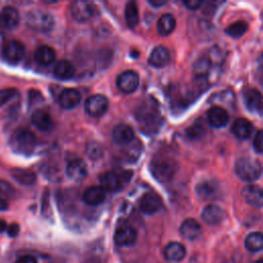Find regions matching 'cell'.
I'll use <instances>...</instances> for the list:
<instances>
[{"label":"cell","mask_w":263,"mask_h":263,"mask_svg":"<svg viewBox=\"0 0 263 263\" xmlns=\"http://www.w3.org/2000/svg\"><path fill=\"white\" fill-rule=\"evenodd\" d=\"M27 25L34 31L40 33L50 32L54 26V18L51 13L43 9H33L27 13Z\"/></svg>","instance_id":"5b68a950"},{"label":"cell","mask_w":263,"mask_h":263,"mask_svg":"<svg viewBox=\"0 0 263 263\" xmlns=\"http://www.w3.org/2000/svg\"><path fill=\"white\" fill-rule=\"evenodd\" d=\"M162 205V199L155 192L145 193L139 201L140 210L146 215H153L157 213L161 210Z\"/></svg>","instance_id":"30bf717a"},{"label":"cell","mask_w":263,"mask_h":263,"mask_svg":"<svg viewBox=\"0 0 263 263\" xmlns=\"http://www.w3.org/2000/svg\"><path fill=\"white\" fill-rule=\"evenodd\" d=\"M170 61V51L162 45L156 46L150 53L148 63L155 68L164 67Z\"/></svg>","instance_id":"484cf974"},{"label":"cell","mask_w":263,"mask_h":263,"mask_svg":"<svg viewBox=\"0 0 263 263\" xmlns=\"http://www.w3.org/2000/svg\"><path fill=\"white\" fill-rule=\"evenodd\" d=\"M151 172L160 182H168L175 176L178 170V162L172 154L160 151L154 155L151 161Z\"/></svg>","instance_id":"7a4b0ae2"},{"label":"cell","mask_w":263,"mask_h":263,"mask_svg":"<svg viewBox=\"0 0 263 263\" xmlns=\"http://www.w3.org/2000/svg\"><path fill=\"white\" fill-rule=\"evenodd\" d=\"M116 85L123 93L134 92L139 86L138 73L133 70H126L120 73L116 79Z\"/></svg>","instance_id":"ba28073f"},{"label":"cell","mask_w":263,"mask_h":263,"mask_svg":"<svg viewBox=\"0 0 263 263\" xmlns=\"http://www.w3.org/2000/svg\"><path fill=\"white\" fill-rule=\"evenodd\" d=\"M235 173L241 180L246 182H253L260 178L262 173L261 163L258 159L242 156L235 162Z\"/></svg>","instance_id":"277c9868"},{"label":"cell","mask_w":263,"mask_h":263,"mask_svg":"<svg viewBox=\"0 0 263 263\" xmlns=\"http://www.w3.org/2000/svg\"><path fill=\"white\" fill-rule=\"evenodd\" d=\"M124 18H125L126 25L129 28L134 29L138 26L139 21H140V16H139V9H138V6H137L136 2L130 1L125 5Z\"/></svg>","instance_id":"1f68e13d"},{"label":"cell","mask_w":263,"mask_h":263,"mask_svg":"<svg viewBox=\"0 0 263 263\" xmlns=\"http://www.w3.org/2000/svg\"><path fill=\"white\" fill-rule=\"evenodd\" d=\"M148 2L150 5H152L154 7H160L164 4H166L167 1L166 0H148Z\"/></svg>","instance_id":"ee69618b"},{"label":"cell","mask_w":263,"mask_h":263,"mask_svg":"<svg viewBox=\"0 0 263 263\" xmlns=\"http://www.w3.org/2000/svg\"><path fill=\"white\" fill-rule=\"evenodd\" d=\"M10 144L16 153L30 155L35 150L37 139L31 130L26 128H18L12 134L10 138Z\"/></svg>","instance_id":"3957f363"},{"label":"cell","mask_w":263,"mask_h":263,"mask_svg":"<svg viewBox=\"0 0 263 263\" xmlns=\"http://www.w3.org/2000/svg\"><path fill=\"white\" fill-rule=\"evenodd\" d=\"M106 198V191L101 186L88 187L82 194V200L88 205H99Z\"/></svg>","instance_id":"cb8c5ba5"},{"label":"cell","mask_w":263,"mask_h":263,"mask_svg":"<svg viewBox=\"0 0 263 263\" xmlns=\"http://www.w3.org/2000/svg\"><path fill=\"white\" fill-rule=\"evenodd\" d=\"M16 95V89L12 87L0 89V107L8 103Z\"/></svg>","instance_id":"8d00e7d4"},{"label":"cell","mask_w":263,"mask_h":263,"mask_svg":"<svg viewBox=\"0 0 263 263\" xmlns=\"http://www.w3.org/2000/svg\"><path fill=\"white\" fill-rule=\"evenodd\" d=\"M11 177L21 185L31 186L36 181V175L29 170L14 167L11 170Z\"/></svg>","instance_id":"f546056e"},{"label":"cell","mask_w":263,"mask_h":263,"mask_svg":"<svg viewBox=\"0 0 263 263\" xmlns=\"http://www.w3.org/2000/svg\"><path fill=\"white\" fill-rule=\"evenodd\" d=\"M206 134V128L200 120L195 121L191 126L186 129V137L191 141H197L202 139Z\"/></svg>","instance_id":"836d02e7"},{"label":"cell","mask_w":263,"mask_h":263,"mask_svg":"<svg viewBox=\"0 0 263 263\" xmlns=\"http://www.w3.org/2000/svg\"><path fill=\"white\" fill-rule=\"evenodd\" d=\"M16 263H37L35 257L31 256V255H26V256H22L21 258L17 259Z\"/></svg>","instance_id":"7bdbcfd3"},{"label":"cell","mask_w":263,"mask_h":263,"mask_svg":"<svg viewBox=\"0 0 263 263\" xmlns=\"http://www.w3.org/2000/svg\"><path fill=\"white\" fill-rule=\"evenodd\" d=\"M255 263H263V259H259V260H257Z\"/></svg>","instance_id":"7dc6e473"},{"label":"cell","mask_w":263,"mask_h":263,"mask_svg":"<svg viewBox=\"0 0 263 263\" xmlns=\"http://www.w3.org/2000/svg\"><path fill=\"white\" fill-rule=\"evenodd\" d=\"M109 107V101L104 95L96 93L87 98L84 104L85 112L91 117H100L104 115Z\"/></svg>","instance_id":"52a82bcc"},{"label":"cell","mask_w":263,"mask_h":263,"mask_svg":"<svg viewBox=\"0 0 263 263\" xmlns=\"http://www.w3.org/2000/svg\"><path fill=\"white\" fill-rule=\"evenodd\" d=\"M3 55L10 64H16L21 62L25 55V46L20 41L11 40L5 44L3 48Z\"/></svg>","instance_id":"4fadbf2b"},{"label":"cell","mask_w":263,"mask_h":263,"mask_svg":"<svg viewBox=\"0 0 263 263\" xmlns=\"http://www.w3.org/2000/svg\"><path fill=\"white\" fill-rule=\"evenodd\" d=\"M6 228H7L6 222L3 221V220H1V221H0V231L2 232V231H4V230H6Z\"/></svg>","instance_id":"bcb514c9"},{"label":"cell","mask_w":263,"mask_h":263,"mask_svg":"<svg viewBox=\"0 0 263 263\" xmlns=\"http://www.w3.org/2000/svg\"><path fill=\"white\" fill-rule=\"evenodd\" d=\"M253 146H254V149L257 153H262L263 151V133L261 129H259L255 137H254V140H253Z\"/></svg>","instance_id":"74e56055"},{"label":"cell","mask_w":263,"mask_h":263,"mask_svg":"<svg viewBox=\"0 0 263 263\" xmlns=\"http://www.w3.org/2000/svg\"><path fill=\"white\" fill-rule=\"evenodd\" d=\"M209 123L217 128L225 126L229 121V114L227 110L221 106H213L206 113Z\"/></svg>","instance_id":"2e32d148"},{"label":"cell","mask_w":263,"mask_h":263,"mask_svg":"<svg viewBox=\"0 0 263 263\" xmlns=\"http://www.w3.org/2000/svg\"><path fill=\"white\" fill-rule=\"evenodd\" d=\"M112 139L117 145H128L135 139L134 129L126 123H119L113 128Z\"/></svg>","instance_id":"9a60e30c"},{"label":"cell","mask_w":263,"mask_h":263,"mask_svg":"<svg viewBox=\"0 0 263 263\" xmlns=\"http://www.w3.org/2000/svg\"><path fill=\"white\" fill-rule=\"evenodd\" d=\"M241 195L243 200L255 208H261L263 203V192L258 185H248L242 188Z\"/></svg>","instance_id":"e0dca14e"},{"label":"cell","mask_w":263,"mask_h":263,"mask_svg":"<svg viewBox=\"0 0 263 263\" xmlns=\"http://www.w3.org/2000/svg\"><path fill=\"white\" fill-rule=\"evenodd\" d=\"M20 15L12 6H5L0 10V31H10L17 27Z\"/></svg>","instance_id":"7c38bea8"},{"label":"cell","mask_w":263,"mask_h":263,"mask_svg":"<svg viewBox=\"0 0 263 263\" xmlns=\"http://www.w3.org/2000/svg\"><path fill=\"white\" fill-rule=\"evenodd\" d=\"M7 206H8L7 201L2 196H0V211H5Z\"/></svg>","instance_id":"f6af8a7d"},{"label":"cell","mask_w":263,"mask_h":263,"mask_svg":"<svg viewBox=\"0 0 263 263\" xmlns=\"http://www.w3.org/2000/svg\"><path fill=\"white\" fill-rule=\"evenodd\" d=\"M53 74L59 79L68 80L74 77L75 67L71 62L67 60H61L55 64L53 68Z\"/></svg>","instance_id":"83f0119b"},{"label":"cell","mask_w":263,"mask_h":263,"mask_svg":"<svg viewBox=\"0 0 263 263\" xmlns=\"http://www.w3.org/2000/svg\"><path fill=\"white\" fill-rule=\"evenodd\" d=\"M0 193L4 196H11L14 193V189L7 181L0 179Z\"/></svg>","instance_id":"f35d334b"},{"label":"cell","mask_w":263,"mask_h":263,"mask_svg":"<svg viewBox=\"0 0 263 263\" xmlns=\"http://www.w3.org/2000/svg\"><path fill=\"white\" fill-rule=\"evenodd\" d=\"M245 247L250 252H259L263 248V235L261 232H251L245 239Z\"/></svg>","instance_id":"d6a6232c"},{"label":"cell","mask_w":263,"mask_h":263,"mask_svg":"<svg viewBox=\"0 0 263 263\" xmlns=\"http://www.w3.org/2000/svg\"><path fill=\"white\" fill-rule=\"evenodd\" d=\"M248 29L249 26L245 21H237L229 25L225 29V33L233 38H239L248 31Z\"/></svg>","instance_id":"e575fe53"},{"label":"cell","mask_w":263,"mask_h":263,"mask_svg":"<svg viewBox=\"0 0 263 263\" xmlns=\"http://www.w3.org/2000/svg\"><path fill=\"white\" fill-rule=\"evenodd\" d=\"M36 62L42 66H48L55 60V51L48 45H41L37 47L34 53Z\"/></svg>","instance_id":"f1b7e54d"},{"label":"cell","mask_w":263,"mask_h":263,"mask_svg":"<svg viewBox=\"0 0 263 263\" xmlns=\"http://www.w3.org/2000/svg\"><path fill=\"white\" fill-rule=\"evenodd\" d=\"M66 174L74 182H81L87 176V167L83 160L79 158L72 159L66 166Z\"/></svg>","instance_id":"5bb4252c"},{"label":"cell","mask_w":263,"mask_h":263,"mask_svg":"<svg viewBox=\"0 0 263 263\" xmlns=\"http://www.w3.org/2000/svg\"><path fill=\"white\" fill-rule=\"evenodd\" d=\"M32 123L42 132H48L53 126V121L48 112L42 109H37L33 112L31 117Z\"/></svg>","instance_id":"603a6c76"},{"label":"cell","mask_w":263,"mask_h":263,"mask_svg":"<svg viewBox=\"0 0 263 263\" xmlns=\"http://www.w3.org/2000/svg\"><path fill=\"white\" fill-rule=\"evenodd\" d=\"M164 257L170 262H180L186 255L185 247L178 241H172L167 243L163 250Z\"/></svg>","instance_id":"4316f807"},{"label":"cell","mask_w":263,"mask_h":263,"mask_svg":"<svg viewBox=\"0 0 263 263\" xmlns=\"http://www.w3.org/2000/svg\"><path fill=\"white\" fill-rule=\"evenodd\" d=\"M196 193L201 199H204V200L214 199V198H217L218 194L220 193V187L215 181L205 180L197 184Z\"/></svg>","instance_id":"ffe728a7"},{"label":"cell","mask_w":263,"mask_h":263,"mask_svg":"<svg viewBox=\"0 0 263 263\" xmlns=\"http://www.w3.org/2000/svg\"><path fill=\"white\" fill-rule=\"evenodd\" d=\"M176 26V20L171 13H165L161 15L157 22V32L161 36L170 35Z\"/></svg>","instance_id":"4dcf8cb0"},{"label":"cell","mask_w":263,"mask_h":263,"mask_svg":"<svg viewBox=\"0 0 263 263\" xmlns=\"http://www.w3.org/2000/svg\"><path fill=\"white\" fill-rule=\"evenodd\" d=\"M180 233L188 240H193L201 234V226L195 219H186L180 226Z\"/></svg>","instance_id":"d4e9b609"},{"label":"cell","mask_w":263,"mask_h":263,"mask_svg":"<svg viewBox=\"0 0 263 263\" xmlns=\"http://www.w3.org/2000/svg\"><path fill=\"white\" fill-rule=\"evenodd\" d=\"M183 4L188 9L195 10V9H198L203 4V1H201V0H185V1H183Z\"/></svg>","instance_id":"ab89813d"},{"label":"cell","mask_w":263,"mask_h":263,"mask_svg":"<svg viewBox=\"0 0 263 263\" xmlns=\"http://www.w3.org/2000/svg\"><path fill=\"white\" fill-rule=\"evenodd\" d=\"M124 181H127L123 178V176L119 175L116 172L109 171L105 172L100 176V183L101 187L105 191H110V192H115L118 191L122 188L124 185Z\"/></svg>","instance_id":"9c48e42d"},{"label":"cell","mask_w":263,"mask_h":263,"mask_svg":"<svg viewBox=\"0 0 263 263\" xmlns=\"http://www.w3.org/2000/svg\"><path fill=\"white\" fill-rule=\"evenodd\" d=\"M29 101H30V105L34 104L35 102H41L42 101V96L39 91L32 89L29 93Z\"/></svg>","instance_id":"60d3db41"},{"label":"cell","mask_w":263,"mask_h":263,"mask_svg":"<svg viewBox=\"0 0 263 263\" xmlns=\"http://www.w3.org/2000/svg\"><path fill=\"white\" fill-rule=\"evenodd\" d=\"M136 118L139 127L146 134L157 133L163 120L157 103L153 100H146L138 107Z\"/></svg>","instance_id":"6da1fadb"},{"label":"cell","mask_w":263,"mask_h":263,"mask_svg":"<svg viewBox=\"0 0 263 263\" xmlns=\"http://www.w3.org/2000/svg\"><path fill=\"white\" fill-rule=\"evenodd\" d=\"M6 230H7L8 234H9V236H16L17 233H18V231H20V226H18V224H16V223H12V224H10V225L6 228Z\"/></svg>","instance_id":"b9f144b4"},{"label":"cell","mask_w":263,"mask_h":263,"mask_svg":"<svg viewBox=\"0 0 263 263\" xmlns=\"http://www.w3.org/2000/svg\"><path fill=\"white\" fill-rule=\"evenodd\" d=\"M85 151L88 157L91 159H99L103 155V148L97 142H89L86 146Z\"/></svg>","instance_id":"d590c367"},{"label":"cell","mask_w":263,"mask_h":263,"mask_svg":"<svg viewBox=\"0 0 263 263\" xmlns=\"http://www.w3.org/2000/svg\"><path fill=\"white\" fill-rule=\"evenodd\" d=\"M96 13V5L91 1L77 0L71 5V14L79 23L89 21Z\"/></svg>","instance_id":"8992f818"},{"label":"cell","mask_w":263,"mask_h":263,"mask_svg":"<svg viewBox=\"0 0 263 263\" xmlns=\"http://www.w3.org/2000/svg\"><path fill=\"white\" fill-rule=\"evenodd\" d=\"M59 104L64 109H73L81 101L80 92L75 88H66L59 96Z\"/></svg>","instance_id":"d6986e66"},{"label":"cell","mask_w":263,"mask_h":263,"mask_svg":"<svg viewBox=\"0 0 263 263\" xmlns=\"http://www.w3.org/2000/svg\"><path fill=\"white\" fill-rule=\"evenodd\" d=\"M224 211L217 204H209L206 205L201 213V218L203 222L208 225H218L224 219Z\"/></svg>","instance_id":"44dd1931"},{"label":"cell","mask_w":263,"mask_h":263,"mask_svg":"<svg viewBox=\"0 0 263 263\" xmlns=\"http://www.w3.org/2000/svg\"><path fill=\"white\" fill-rule=\"evenodd\" d=\"M243 101L246 107L253 113L262 114V96L261 92L255 88H250L243 92Z\"/></svg>","instance_id":"ac0fdd59"},{"label":"cell","mask_w":263,"mask_h":263,"mask_svg":"<svg viewBox=\"0 0 263 263\" xmlns=\"http://www.w3.org/2000/svg\"><path fill=\"white\" fill-rule=\"evenodd\" d=\"M254 130V126L252 122L247 119V118H237L234 120L231 126V132L232 134L240 140H246L248 139Z\"/></svg>","instance_id":"7402d4cb"},{"label":"cell","mask_w":263,"mask_h":263,"mask_svg":"<svg viewBox=\"0 0 263 263\" xmlns=\"http://www.w3.org/2000/svg\"><path fill=\"white\" fill-rule=\"evenodd\" d=\"M138 238V233L136 229L132 226L123 225L116 229L114 233V241L119 247H130Z\"/></svg>","instance_id":"8fae6325"}]
</instances>
